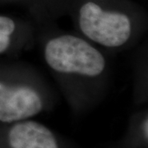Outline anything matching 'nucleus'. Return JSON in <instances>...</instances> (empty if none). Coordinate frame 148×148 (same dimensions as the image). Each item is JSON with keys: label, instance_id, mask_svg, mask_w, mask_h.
<instances>
[{"label": "nucleus", "instance_id": "obj_1", "mask_svg": "<svg viewBox=\"0 0 148 148\" xmlns=\"http://www.w3.org/2000/svg\"><path fill=\"white\" fill-rule=\"evenodd\" d=\"M45 58L51 69L61 73L96 77L106 67L105 58L96 49L71 35L50 40L45 48Z\"/></svg>", "mask_w": 148, "mask_h": 148}, {"label": "nucleus", "instance_id": "obj_2", "mask_svg": "<svg viewBox=\"0 0 148 148\" xmlns=\"http://www.w3.org/2000/svg\"><path fill=\"white\" fill-rule=\"evenodd\" d=\"M79 25L87 38L106 47L121 46L131 36V21L125 14L102 10L92 2L81 8Z\"/></svg>", "mask_w": 148, "mask_h": 148}, {"label": "nucleus", "instance_id": "obj_3", "mask_svg": "<svg viewBox=\"0 0 148 148\" xmlns=\"http://www.w3.org/2000/svg\"><path fill=\"white\" fill-rule=\"evenodd\" d=\"M42 109L39 94L27 86L11 87L0 82V121H19L37 114Z\"/></svg>", "mask_w": 148, "mask_h": 148}, {"label": "nucleus", "instance_id": "obj_7", "mask_svg": "<svg viewBox=\"0 0 148 148\" xmlns=\"http://www.w3.org/2000/svg\"><path fill=\"white\" fill-rule=\"evenodd\" d=\"M147 125H148L147 119H146V121L144 122V125H143V130H144V134L146 135V138H147V134H148Z\"/></svg>", "mask_w": 148, "mask_h": 148}, {"label": "nucleus", "instance_id": "obj_5", "mask_svg": "<svg viewBox=\"0 0 148 148\" xmlns=\"http://www.w3.org/2000/svg\"><path fill=\"white\" fill-rule=\"evenodd\" d=\"M15 30V23L8 16H0V35L10 36Z\"/></svg>", "mask_w": 148, "mask_h": 148}, {"label": "nucleus", "instance_id": "obj_4", "mask_svg": "<svg viewBox=\"0 0 148 148\" xmlns=\"http://www.w3.org/2000/svg\"><path fill=\"white\" fill-rule=\"evenodd\" d=\"M12 148H58L53 133L36 122L16 123L8 135Z\"/></svg>", "mask_w": 148, "mask_h": 148}, {"label": "nucleus", "instance_id": "obj_6", "mask_svg": "<svg viewBox=\"0 0 148 148\" xmlns=\"http://www.w3.org/2000/svg\"><path fill=\"white\" fill-rule=\"evenodd\" d=\"M10 45V36L0 35V53L7 50Z\"/></svg>", "mask_w": 148, "mask_h": 148}]
</instances>
